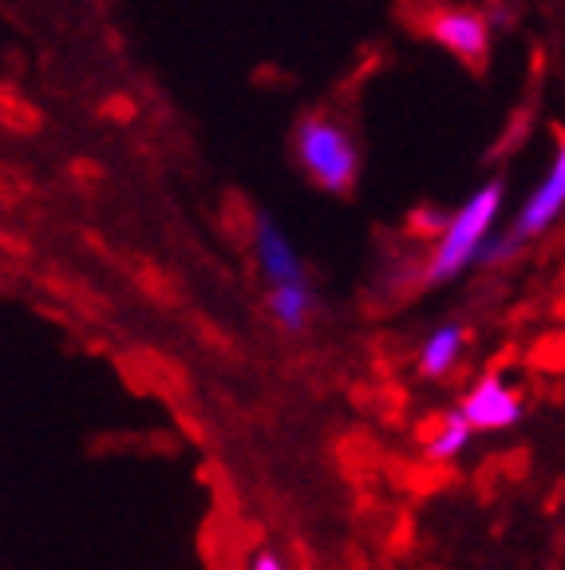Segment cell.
<instances>
[{
  "label": "cell",
  "instance_id": "obj_9",
  "mask_svg": "<svg viewBox=\"0 0 565 570\" xmlns=\"http://www.w3.org/2000/svg\"><path fill=\"white\" fill-rule=\"evenodd\" d=\"M470 436H475V432L467 428V420H463L459 412H450V416H443L439 424L432 428V436H427V455H432L435 463L455 460V455L470 444Z\"/></svg>",
  "mask_w": 565,
  "mask_h": 570
},
{
  "label": "cell",
  "instance_id": "obj_5",
  "mask_svg": "<svg viewBox=\"0 0 565 570\" xmlns=\"http://www.w3.org/2000/svg\"><path fill=\"white\" fill-rule=\"evenodd\" d=\"M562 203H565V159H562V151H557L554 163H549V170H546V178H542L538 187H534V195L522 203L518 218H514L511 238L518 242V246L522 242H531V238H542V234L557 223Z\"/></svg>",
  "mask_w": 565,
  "mask_h": 570
},
{
  "label": "cell",
  "instance_id": "obj_10",
  "mask_svg": "<svg viewBox=\"0 0 565 570\" xmlns=\"http://www.w3.org/2000/svg\"><path fill=\"white\" fill-rule=\"evenodd\" d=\"M249 570H285V567H281V559H277V554L261 551V554H257L254 562H249Z\"/></svg>",
  "mask_w": 565,
  "mask_h": 570
},
{
  "label": "cell",
  "instance_id": "obj_3",
  "mask_svg": "<svg viewBox=\"0 0 565 570\" xmlns=\"http://www.w3.org/2000/svg\"><path fill=\"white\" fill-rule=\"evenodd\" d=\"M459 416L467 420L470 432H503V428H511L522 420V401L503 376L490 373L463 396Z\"/></svg>",
  "mask_w": 565,
  "mask_h": 570
},
{
  "label": "cell",
  "instance_id": "obj_8",
  "mask_svg": "<svg viewBox=\"0 0 565 570\" xmlns=\"http://www.w3.org/2000/svg\"><path fill=\"white\" fill-rule=\"evenodd\" d=\"M266 305L281 330L300 333L309 330L313 309H317V294H313V285H269Z\"/></svg>",
  "mask_w": 565,
  "mask_h": 570
},
{
  "label": "cell",
  "instance_id": "obj_2",
  "mask_svg": "<svg viewBox=\"0 0 565 570\" xmlns=\"http://www.w3.org/2000/svg\"><path fill=\"white\" fill-rule=\"evenodd\" d=\"M297 159L309 170V178L325 190H348L360 175V155L345 127L333 119H305L297 131Z\"/></svg>",
  "mask_w": 565,
  "mask_h": 570
},
{
  "label": "cell",
  "instance_id": "obj_6",
  "mask_svg": "<svg viewBox=\"0 0 565 570\" xmlns=\"http://www.w3.org/2000/svg\"><path fill=\"white\" fill-rule=\"evenodd\" d=\"M432 36L439 40L447 52L463 56L467 63H478L486 56V40H490V28L478 12L467 9H447L432 20Z\"/></svg>",
  "mask_w": 565,
  "mask_h": 570
},
{
  "label": "cell",
  "instance_id": "obj_7",
  "mask_svg": "<svg viewBox=\"0 0 565 570\" xmlns=\"http://www.w3.org/2000/svg\"><path fill=\"white\" fill-rule=\"evenodd\" d=\"M463 348H467V330L455 325V321H450V325H439V330L424 341V348H419V373L432 376V381L455 373Z\"/></svg>",
  "mask_w": 565,
  "mask_h": 570
},
{
  "label": "cell",
  "instance_id": "obj_1",
  "mask_svg": "<svg viewBox=\"0 0 565 570\" xmlns=\"http://www.w3.org/2000/svg\"><path fill=\"white\" fill-rule=\"evenodd\" d=\"M498 210H503V183H486L450 214L447 223L439 226V234H435L432 258H427V282L459 277L478 258L483 242L495 234Z\"/></svg>",
  "mask_w": 565,
  "mask_h": 570
},
{
  "label": "cell",
  "instance_id": "obj_4",
  "mask_svg": "<svg viewBox=\"0 0 565 570\" xmlns=\"http://www.w3.org/2000/svg\"><path fill=\"white\" fill-rule=\"evenodd\" d=\"M254 254L261 274L269 277V285H309L305 274V262L293 249L289 234L269 218V214H257L254 218Z\"/></svg>",
  "mask_w": 565,
  "mask_h": 570
}]
</instances>
